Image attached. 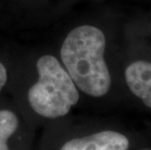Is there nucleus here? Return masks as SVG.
Instances as JSON below:
<instances>
[{"instance_id": "obj_1", "label": "nucleus", "mask_w": 151, "mask_h": 150, "mask_svg": "<svg viewBox=\"0 0 151 150\" xmlns=\"http://www.w3.org/2000/svg\"><path fill=\"white\" fill-rule=\"evenodd\" d=\"M104 50V32L92 25H81L70 31L60 49L63 63L75 86L96 98L106 95L111 85Z\"/></svg>"}, {"instance_id": "obj_2", "label": "nucleus", "mask_w": 151, "mask_h": 150, "mask_svg": "<svg viewBox=\"0 0 151 150\" xmlns=\"http://www.w3.org/2000/svg\"><path fill=\"white\" fill-rule=\"evenodd\" d=\"M36 65L39 78L28 91L29 104L43 117L65 116L79 100L74 82L53 56L41 57Z\"/></svg>"}, {"instance_id": "obj_3", "label": "nucleus", "mask_w": 151, "mask_h": 150, "mask_svg": "<svg viewBox=\"0 0 151 150\" xmlns=\"http://www.w3.org/2000/svg\"><path fill=\"white\" fill-rule=\"evenodd\" d=\"M128 147L129 140L124 135L113 131H104L69 140L60 150H127Z\"/></svg>"}, {"instance_id": "obj_4", "label": "nucleus", "mask_w": 151, "mask_h": 150, "mask_svg": "<svg viewBox=\"0 0 151 150\" xmlns=\"http://www.w3.org/2000/svg\"><path fill=\"white\" fill-rule=\"evenodd\" d=\"M125 78L132 93L151 108V62L137 60L125 70Z\"/></svg>"}, {"instance_id": "obj_5", "label": "nucleus", "mask_w": 151, "mask_h": 150, "mask_svg": "<svg viewBox=\"0 0 151 150\" xmlns=\"http://www.w3.org/2000/svg\"><path fill=\"white\" fill-rule=\"evenodd\" d=\"M18 128V118L10 110H0V150H9L8 139Z\"/></svg>"}, {"instance_id": "obj_6", "label": "nucleus", "mask_w": 151, "mask_h": 150, "mask_svg": "<svg viewBox=\"0 0 151 150\" xmlns=\"http://www.w3.org/2000/svg\"><path fill=\"white\" fill-rule=\"evenodd\" d=\"M6 82H7V70L3 65V63L0 62V91L4 87Z\"/></svg>"}]
</instances>
